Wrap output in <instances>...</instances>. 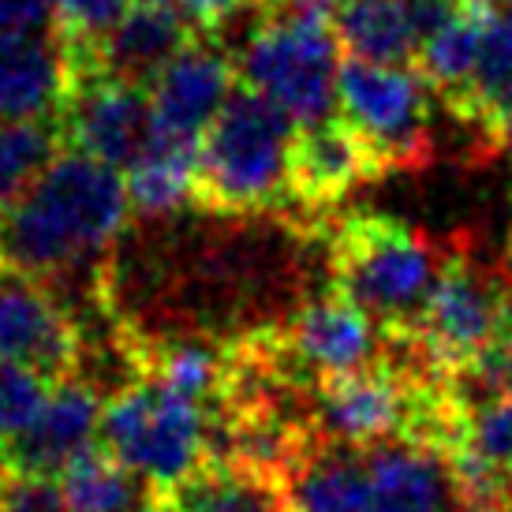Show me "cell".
I'll return each instance as SVG.
<instances>
[{"mask_svg": "<svg viewBox=\"0 0 512 512\" xmlns=\"http://www.w3.org/2000/svg\"><path fill=\"white\" fill-rule=\"evenodd\" d=\"M128 214L131 199L120 172L79 150L57 154L0 217V262L27 277L79 270L124 232Z\"/></svg>", "mask_w": 512, "mask_h": 512, "instance_id": "obj_1", "label": "cell"}, {"mask_svg": "<svg viewBox=\"0 0 512 512\" xmlns=\"http://www.w3.org/2000/svg\"><path fill=\"white\" fill-rule=\"evenodd\" d=\"M445 258L449 251L397 217L356 214L333 236V292L363 307L389 341L412 344Z\"/></svg>", "mask_w": 512, "mask_h": 512, "instance_id": "obj_2", "label": "cell"}, {"mask_svg": "<svg viewBox=\"0 0 512 512\" xmlns=\"http://www.w3.org/2000/svg\"><path fill=\"white\" fill-rule=\"evenodd\" d=\"M341 0H270V15L240 45L236 72L247 90L273 101L299 128H314L337 109L341 83Z\"/></svg>", "mask_w": 512, "mask_h": 512, "instance_id": "obj_3", "label": "cell"}, {"mask_svg": "<svg viewBox=\"0 0 512 512\" xmlns=\"http://www.w3.org/2000/svg\"><path fill=\"white\" fill-rule=\"evenodd\" d=\"M299 124L255 90H236L199 143V202L221 214L270 210L288 199Z\"/></svg>", "mask_w": 512, "mask_h": 512, "instance_id": "obj_4", "label": "cell"}, {"mask_svg": "<svg viewBox=\"0 0 512 512\" xmlns=\"http://www.w3.org/2000/svg\"><path fill=\"white\" fill-rule=\"evenodd\" d=\"M101 449L135 471L165 501L206 464L210 419L202 400L169 385L143 382L116 393L101 412Z\"/></svg>", "mask_w": 512, "mask_h": 512, "instance_id": "obj_5", "label": "cell"}, {"mask_svg": "<svg viewBox=\"0 0 512 512\" xmlns=\"http://www.w3.org/2000/svg\"><path fill=\"white\" fill-rule=\"evenodd\" d=\"M430 83L408 64L344 60L337 113L370 146L385 172L419 169L434 154L430 139Z\"/></svg>", "mask_w": 512, "mask_h": 512, "instance_id": "obj_6", "label": "cell"}, {"mask_svg": "<svg viewBox=\"0 0 512 512\" xmlns=\"http://www.w3.org/2000/svg\"><path fill=\"white\" fill-rule=\"evenodd\" d=\"M512 322L509 285L468 255H449L412 348L430 370L453 374Z\"/></svg>", "mask_w": 512, "mask_h": 512, "instance_id": "obj_7", "label": "cell"}, {"mask_svg": "<svg viewBox=\"0 0 512 512\" xmlns=\"http://www.w3.org/2000/svg\"><path fill=\"white\" fill-rule=\"evenodd\" d=\"M64 109H68L72 150L94 157L116 172H128L154 135L150 94L131 79L101 72L98 64L86 75H75Z\"/></svg>", "mask_w": 512, "mask_h": 512, "instance_id": "obj_8", "label": "cell"}, {"mask_svg": "<svg viewBox=\"0 0 512 512\" xmlns=\"http://www.w3.org/2000/svg\"><path fill=\"white\" fill-rule=\"evenodd\" d=\"M281 344L299 370L333 378L382 363L378 356L382 348H389V337L352 299H344L341 292H326L292 314Z\"/></svg>", "mask_w": 512, "mask_h": 512, "instance_id": "obj_9", "label": "cell"}, {"mask_svg": "<svg viewBox=\"0 0 512 512\" xmlns=\"http://www.w3.org/2000/svg\"><path fill=\"white\" fill-rule=\"evenodd\" d=\"M236 64L214 45L191 42L150 79V113L157 135L202 143L228 98L236 94Z\"/></svg>", "mask_w": 512, "mask_h": 512, "instance_id": "obj_10", "label": "cell"}, {"mask_svg": "<svg viewBox=\"0 0 512 512\" xmlns=\"http://www.w3.org/2000/svg\"><path fill=\"white\" fill-rule=\"evenodd\" d=\"M79 359V333L60 303L27 273L0 277V363L38 370L42 378H68Z\"/></svg>", "mask_w": 512, "mask_h": 512, "instance_id": "obj_11", "label": "cell"}, {"mask_svg": "<svg viewBox=\"0 0 512 512\" xmlns=\"http://www.w3.org/2000/svg\"><path fill=\"white\" fill-rule=\"evenodd\" d=\"M385 176L378 157L344 120H322L314 128H299L292 146V172H288V199L299 210H333L359 184Z\"/></svg>", "mask_w": 512, "mask_h": 512, "instance_id": "obj_12", "label": "cell"}, {"mask_svg": "<svg viewBox=\"0 0 512 512\" xmlns=\"http://www.w3.org/2000/svg\"><path fill=\"white\" fill-rule=\"evenodd\" d=\"M374 512H464L456 471L445 449L412 438L363 445Z\"/></svg>", "mask_w": 512, "mask_h": 512, "instance_id": "obj_13", "label": "cell"}, {"mask_svg": "<svg viewBox=\"0 0 512 512\" xmlns=\"http://www.w3.org/2000/svg\"><path fill=\"white\" fill-rule=\"evenodd\" d=\"M75 57L49 30H0V120H45L75 86Z\"/></svg>", "mask_w": 512, "mask_h": 512, "instance_id": "obj_14", "label": "cell"}, {"mask_svg": "<svg viewBox=\"0 0 512 512\" xmlns=\"http://www.w3.org/2000/svg\"><path fill=\"white\" fill-rule=\"evenodd\" d=\"M449 8L453 0H341L333 27L356 60L412 64Z\"/></svg>", "mask_w": 512, "mask_h": 512, "instance_id": "obj_15", "label": "cell"}, {"mask_svg": "<svg viewBox=\"0 0 512 512\" xmlns=\"http://www.w3.org/2000/svg\"><path fill=\"white\" fill-rule=\"evenodd\" d=\"M105 404L90 385L57 382L23 438L8 445V468L57 475L101 438Z\"/></svg>", "mask_w": 512, "mask_h": 512, "instance_id": "obj_16", "label": "cell"}, {"mask_svg": "<svg viewBox=\"0 0 512 512\" xmlns=\"http://www.w3.org/2000/svg\"><path fill=\"white\" fill-rule=\"evenodd\" d=\"M191 19L172 0H135L105 42L94 49L101 72L131 83H150L184 45H191Z\"/></svg>", "mask_w": 512, "mask_h": 512, "instance_id": "obj_17", "label": "cell"}, {"mask_svg": "<svg viewBox=\"0 0 512 512\" xmlns=\"http://www.w3.org/2000/svg\"><path fill=\"white\" fill-rule=\"evenodd\" d=\"M285 494L296 512H374L363 445L314 438L285 475Z\"/></svg>", "mask_w": 512, "mask_h": 512, "instance_id": "obj_18", "label": "cell"}, {"mask_svg": "<svg viewBox=\"0 0 512 512\" xmlns=\"http://www.w3.org/2000/svg\"><path fill=\"white\" fill-rule=\"evenodd\" d=\"M483 12L486 0H453L445 19L419 45L415 68L449 109L464 101L475 75L479 42H483Z\"/></svg>", "mask_w": 512, "mask_h": 512, "instance_id": "obj_19", "label": "cell"}, {"mask_svg": "<svg viewBox=\"0 0 512 512\" xmlns=\"http://www.w3.org/2000/svg\"><path fill=\"white\" fill-rule=\"evenodd\" d=\"M512 105V12L486 0L483 12V42H479V60L464 101L453 109L456 120L479 128L498 146L501 120Z\"/></svg>", "mask_w": 512, "mask_h": 512, "instance_id": "obj_20", "label": "cell"}, {"mask_svg": "<svg viewBox=\"0 0 512 512\" xmlns=\"http://www.w3.org/2000/svg\"><path fill=\"white\" fill-rule=\"evenodd\" d=\"M124 184L135 214H176L184 202L199 199V143L154 131L139 161L124 172Z\"/></svg>", "mask_w": 512, "mask_h": 512, "instance_id": "obj_21", "label": "cell"}, {"mask_svg": "<svg viewBox=\"0 0 512 512\" xmlns=\"http://www.w3.org/2000/svg\"><path fill=\"white\" fill-rule=\"evenodd\" d=\"M161 505L165 512H296L285 483L236 464H202Z\"/></svg>", "mask_w": 512, "mask_h": 512, "instance_id": "obj_22", "label": "cell"}, {"mask_svg": "<svg viewBox=\"0 0 512 512\" xmlns=\"http://www.w3.org/2000/svg\"><path fill=\"white\" fill-rule=\"evenodd\" d=\"M57 157V131L45 120H0V217L30 191Z\"/></svg>", "mask_w": 512, "mask_h": 512, "instance_id": "obj_23", "label": "cell"}, {"mask_svg": "<svg viewBox=\"0 0 512 512\" xmlns=\"http://www.w3.org/2000/svg\"><path fill=\"white\" fill-rule=\"evenodd\" d=\"M456 449H464L475 460H483L512 479V397L468 404Z\"/></svg>", "mask_w": 512, "mask_h": 512, "instance_id": "obj_24", "label": "cell"}, {"mask_svg": "<svg viewBox=\"0 0 512 512\" xmlns=\"http://www.w3.org/2000/svg\"><path fill=\"white\" fill-rule=\"evenodd\" d=\"M449 385H453V393L460 397L464 408L479 404V400L512 397V322L486 344L479 356L468 359L460 370H453Z\"/></svg>", "mask_w": 512, "mask_h": 512, "instance_id": "obj_25", "label": "cell"}, {"mask_svg": "<svg viewBox=\"0 0 512 512\" xmlns=\"http://www.w3.org/2000/svg\"><path fill=\"white\" fill-rule=\"evenodd\" d=\"M135 0H53V27L64 34V45L79 53H94L105 34L128 15Z\"/></svg>", "mask_w": 512, "mask_h": 512, "instance_id": "obj_26", "label": "cell"}, {"mask_svg": "<svg viewBox=\"0 0 512 512\" xmlns=\"http://www.w3.org/2000/svg\"><path fill=\"white\" fill-rule=\"evenodd\" d=\"M45 397H49V385L38 370L0 363V445L4 449L27 434L42 412Z\"/></svg>", "mask_w": 512, "mask_h": 512, "instance_id": "obj_27", "label": "cell"}, {"mask_svg": "<svg viewBox=\"0 0 512 512\" xmlns=\"http://www.w3.org/2000/svg\"><path fill=\"white\" fill-rule=\"evenodd\" d=\"M154 378L184 397L202 400L221 382V359L202 344H172L154 363Z\"/></svg>", "mask_w": 512, "mask_h": 512, "instance_id": "obj_28", "label": "cell"}, {"mask_svg": "<svg viewBox=\"0 0 512 512\" xmlns=\"http://www.w3.org/2000/svg\"><path fill=\"white\" fill-rule=\"evenodd\" d=\"M0 512H72L53 475L4 468L0 471Z\"/></svg>", "mask_w": 512, "mask_h": 512, "instance_id": "obj_29", "label": "cell"}, {"mask_svg": "<svg viewBox=\"0 0 512 512\" xmlns=\"http://www.w3.org/2000/svg\"><path fill=\"white\" fill-rule=\"evenodd\" d=\"M53 27V0H0V30H38Z\"/></svg>", "mask_w": 512, "mask_h": 512, "instance_id": "obj_30", "label": "cell"}, {"mask_svg": "<svg viewBox=\"0 0 512 512\" xmlns=\"http://www.w3.org/2000/svg\"><path fill=\"white\" fill-rule=\"evenodd\" d=\"M172 4H176L191 23L217 27V23H225L228 15H236L243 4H251V0H172Z\"/></svg>", "mask_w": 512, "mask_h": 512, "instance_id": "obj_31", "label": "cell"}, {"mask_svg": "<svg viewBox=\"0 0 512 512\" xmlns=\"http://www.w3.org/2000/svg\"><path fill=\"white\" fill-rule=\"evenodd\" d=\"M498 146L505 150V154L512 157V105L509 113H505V120H501V131H498Z\"/></svg>", "mask_w": 512, "mask_h": 512, "instance_id": "obj_32", "label": "cell"}, {"mask_svg": "<svg viewBox=\"0 0 512 512\" xmlns=\"http://www.w3.org/2000/svg\"><path fill=\"white\" fill-rule=\"evenodd\" d=\"M509 12H512V0H509Z\"/></svg>", "mask_w": 512, "mask_h": 512, "instance_id": "obj_33", "label": "cell"}]
</instances>
